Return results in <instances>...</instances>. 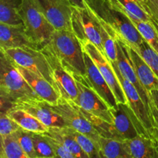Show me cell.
<instances>
[{"mask_svg":"<svg viewBox=\"0 0 158 158\" xmlns=\"http://www.w3.org/2000/svg\"><path fill=\"white\" fill-rule=\"evenodd\" d=\"M115 42L116 46H117V55L116 63L118 66L119 70L125 79H127L128 81L131 82L135 86L146 106H148V108L151 109L150 108L151 97L137 77L135 68H134L132 60L130 56L127 46L124 42L122 41L119 38H116Z\"/></svg>","mask_w":158,"mask_h":158,"instance_id":"obj_14","label":"cell"},{"mask_svg":"<svg viewBox=\"0 0 158 158\" xmlns=\"http://www.w3.org/2000/svg\"><path fill=\"white\" fill-rule=\"evenodd\" d=\"M69 2L73 6L79 8H86V5L84 0H69Z\"/></svg>","mask_w":158,"mask_h":158,"instance_id":"obj_37","label":"cell"},{"mask_svg":"<svg viewBox=\"0 0 158 158\" xmlns=\"http://www.w3.org/2000/svg\"><path fill=\"white\" fill-rule=\"evenodd\" d=\"M23 0H0V23L8 25L23 24L19 15Z\"/></svg>","mask_w":158,"mask_h":158,"instance_id":"obj_24","label":"cell"},{"mask_svg":"<svg viewBox=\"0 0 158 158\" xmlns=\"http://www.w3.org/2000/svg\"><path fill=\"white\" fill-rule=\"evenodd\" d=\"M20 126L7 115L5 111H2L0 115V136H6L13 134L20 129Z\"/></svg>","mask_w":158,"mask_h":158,"instance_id":"obj_32","label":"cell"},{"mask_svg":"<svg viewBox=\"0 0 158 158\" xmlns=\"http://www.w3.org/2000/svg\"><path fill=\"white\" fill-rule=\"evenodd\" d=\"M45 133L55 138L60 143H61L71 154H73L75 157L88 158L87 155L85 154L84 151H83L81 147L78 144V143L76 141L75 139L63 130V127H49L48 131Z\"/></svg>","mask_w":158,"mask_h":158,"instance_id":"obj_23","label":"cell"},{"mask_svg":"<svg viewBox=\"0 0 158 158\" xmlns=\"http://www.w3.org/2000/svg\"><path fill=\"white\" fill-rule=\"evenodd\" d=\"M32 137L36 158L56 157L49 141L42 133H33Z\"/></svg>","mask_w":158,"mask_h":158,"instance_id":"obj_29","label":"cell"},{"mask_svg":"<svg viewBox=\"0 0 158 158\" xmlns=\"http://www.w3.org/2000/svg\"><path fill=\"white\" fill-rule=\"evenodd\" d=\"M45 137H46L47 140L49 141L54 154H55L56 157H61V158H75L73 154H71L61 143L56 140L55 138L52 137L51 136L48 135L46 133H42Z\"/></svg>","mask_w":158,"mask_h":158,"instance_id":"obj_33","label":"cell"},{"mask_svg":"<svg viewBox=\"0 0 158 158\" xmlns=\"http://www.w3.org/2000/svg\"><path fill=\"white\" fill-rule=\"evenodd\" d=\"M10 107L19 108L26 111L48 127H66L62 117L50 107L49 103L40 99L17 102L11 105Z\"/></svg>","mask_w":158,"mask_h":158,"instance_id":"obj_15","label":"cell"},{"mask_svg":"<svg viewBox=\"0 0 158 158\" xmlns=\"http://www.w3.org/2000/svg\"><path fill=\"white\" fill-rule=\"evenodd\" d=\"M150 97H151V101L153 102L155 106L157 107L158 110V90H156V89H153L150 92Z\"/></svg>","mask_w":158,"mask_h":158,"instance_id":"obj_36","label":"cell"},{"mask_svg":"<svg viewBox=\"0 0 158 158\" xmlns=\"http://www.w3.org/2000/svg\"><path fill=\"white\" fill-rule=\"evenodd\" d=\"M5 111L9 117L15 120L20 127L33 133H45L49 127L26 111L15 107H9Z\"/></svg>","mask_w":158,"mask_h":158,"instance_id":"obj_21","label":"cell"},{"mask_svg":"<svg viewBox=\"0 0 158 158\" xmlns=\"http://www.w3.org/2000/svg\"><path fill=\"white\" fill-rule=\"evenodd\" d=\"M111 63H112L113 67H114L116 74H117V78L120 80V84H121L123 91L125 93L127 100V104L129 105L131 110L134 111L136 117L138 118L140 123L143 124V126L147 130L150 136L152 137L154 127V120H153L151 109L148 108V106H146L135 86L123 77V76L119 70L117 63H114V62H111Z\"/></svg>","mask_w":158,"mask_h":158,"instance_id":"obj_11","label":"cell"},{"mask_svg":"<svg viewBox=\"0 0 158 158\" xmlns=\"http://www.w3.org/2000/svg\"><path fill=\"white\" fill-rule=\"evenodd\" d=\"M153 19L158 20V0H137Z\"/></svg>","mask_w":158,"mask_h":158,"instance_id":"obj_34","label":"cell"},{"mask_svg":"<svg viewBox=\"0 0 158 158\" xmlns=\"http://www.w3.org/2000/svg\"><path fill=\"white\" fill-rule=\"evenodd\" d=\"M150 108H151V114H152L153 120H154V132H153L152 137L155 139L158 142V110L153 103V102H150Z\"/></svg>","mask_w":158,"mask_h":158,"instance_id":"obj_35","label":"cell"},{"mask_svg":"<svg viewBox=\"0 0 158 158\" xmlns=\"http://www.w3.org/2000/svg\"><path fill=\"white\" fill-rule=\"evenodd\" d=\"M49 66L56 89L60 97L75 101L78 96V88L73 75L64 67L49 45L41 49Z\"/></svg>","mask_w":158,"mask_h":158,"instance_id":"obj_7","label":"cell"},{"mask_svg":"<svg viewBox=\"0 0 158 158\" xmlns=\"http://www.w3.org/2000/svg\"><path fill=\"white\" fill-rule=\"evenodd\" d=\"M73 77L78 88V96L74 103L89 114L108 123H114L113 108L93 89L87 78L78 75H73Z\"/></svg>","mask_w":158,"mask_h":158,"instance_id":"obj_5","label":"cell"},{"mask_svg":"<svg viewBox=\"0 0 158 158\" xmlns=\"http://www.w3.org/2000/svg\"><path fill=\"white\" fill-rule=\"evenodd\" d=\"M49 23L56 30L73 32L72 5L69 0H35Z\"/></svg>","mask_w":158,"mask_h":158,"instance_id":"obj_12","label":"cell"},{"mask_svg":"<svg viewBox=\"0 0 158 158\" xmlns=\"http://www.w3.org/2000/svg\"><path fill=\"white\" fill-rule=\"evenodd\" d=\"M49 106L62 117L66 127L77 130L86 135L99 147L100 134L73 101L61 97L57 104H49Z\"/></svg>","mask_w":158,"mask_h":158,"instance_id":"obj_6","label":"cell"},{"mask_svg":"<svg viewBox=\"0 0 158 158\" xmlns=\"http://www.w3.org/2000/svg\"><path fill=\"white\" fill-rule=\"evenodd\" d=\"M125 143L131 158H158V142L150 136L139 134Z\"/></svg>","mask_w":158,"mask_h":158,"instance_id":"obj_20","label":"cell"},{"mask_svg":"<svg viewBox=\"0 0 158 158\" xmlns=\"http://www.w3.org/2000/svg\"><path fill=\"white\" fill-rule=\"evenodd\" d=\"M0 50L3 51L16 65L36 73L39 75L46 78L55 86L49 69V63L41 50L19 48Z\"/></svg>","mask_w":158,"mask_h":158,"instance_id":"obj_9","label":"cell"},{"mask_svg":"<svg viewBox=\"0 0 158 158\" xmlns=\"http://www.w3.org/2000/svg\"><path fill=\"white\" fill-rule=\"evenodd\" d=\"M84 58L86 68V78L89 84L111 108L116 109L118 106V103L114 93L99 70L96 63L85 51Z\"/></svg>","mask_w":158,"mask_h":158,"instance_id":"obj_17","label":"cell"},{"mask_svg":"<svg viewBox=\"0 0 158 158\" xmlns=\"http://www.w3.org/2000/svg\"><path fill=\"white\" fill-rule=\"evenodd\" d=\"M110 2L120 8L121 10L126 12L129 17L141 21H151V17L144 10L143 6L137 0H108Z\"/></svg>","mask_w":158,"mask_h":158,"instance_id":"obj_26","label":"cell"},{"mask_svg":"<svg viewBox=\"0 0 158 158\" xmlns=\"http://www.w3.org/2000/svg\"><path fill=\"white\" fill-rule=\"evenodd\" d=\"M63 130L75 139L88 158H100L98 145L89 137L69 127H63Z\"/></svg>","mask_w":158,"mask_h":158,"instance_id":"obj_27","label":"cell"},{"mask_svg":"<svg viewBox=\"0 0 158 158\" xmlns=\"http://www.w3.org/2000/svg\"><path fill=\"white\" fill-rule=\"evenodd\" d=\"M131 19L145 41L158 53V32L151 22L141 21L134 18Z\"/></svg>","mask_w":158,"mask_h":158,"instance_id":"obj_28","label":"cell"},{"mask_svg":"<svg viewBox=\"0 0 158 158\" xmlns=\"http://www.w3.org/2000/svg\"><path fill=\"white\" fill-rule=\"evenodd\" d=\"M1 137V158H29L13 134Z\"/></svg>","mask_w":158,"mask_h":158,"instance_id":"obj_25","label":"cell"},{"mask_svg":"<svg viewBox=\"0 0 158 158\" xmlns=\"http://www.w3.org/2000/svg\"><path fill=\"white\" fill-rule=\"evenodd\" d=\"M82 46L85 52L94 60L99 70L106 80V83H108L117 99V103H127V100L120 80L117 78L115 70L112 66V63L108 59L106 54L101 52L95 45L89 42L82 43Z\"/></svg>","mask_w":158,"mask_h":158,"instance_id":"obj_10","label":"cell"},{"mask_svg":"<svg viewBox=\"0 0 158 158\" xmlns=\"http://www.w3.org/2000/svg\"><path fill=\"white\" fill-rule=\"evenodd\" d=\"M0 97L1 105H5L8 108L17 102L40 99L23 77L15 63L2 50H0Z\"/></svg>","mask_w":158,"mask_h":158,"instance_id":"obj_2","label":"cell"},{"mask_svg":"<svg viewBox=\"0 0 158 158\" xmlns=\"http://www.w3.org/2000/svg\"><path fill=\"white\" fill-rule=\"evenodd\" d=\"M16 66L26 82L40 99L50 105H56L59 103L61 97L50 82L33 71L18 65Z\"/></svg>","mask_w":158,"mask_h":158,"instance_id":"obj_18","label":"cell"},{"mask_svg":"<svg viewBox=\"0 0 158 158\" xmlns=\"http://www.w3.org/2000/svg\"><path fill=\"white\" fill-rule=\"evenodd\" d=\"M111 36L119 38L128 46L136 48L144 39L129 15L108 0H84Z\"/></svg>","mask_w":158,"mask_h":158,"instance_id":"obj_1","label":"cell"},{"mask_svg":"<svg viewBox=\"0 0 158 158\" xmlns=\"http://www.w3.org/2000/svg\"><path fill=\"white\" fill-rule=\"evenodd\" d=\"M142 57L143 60L148 63L151 67L152 70L155 73L158 78V53L145 41L144 40L142 41V43L134 48Z\"/></svg>","mask_w":158,"mask_h":158,"instance_id":"obj_30","label":"cell"},{"mask_svg":"<svg viewBox=\"0 0 158 158\" xmlns=\"http://www.w3.org/2000/svg\"><path fill=\"white\" fill-rule=\"evenodd\" d=\"M99 151L100 158H131L125 140L100 136Z\"/></svg>","mask_w":158,"mask_h":158,"instance_id":"obj_22","label":"cell"},{"mask_svg":"<svg viewBox=\"0 0 158 158\" xmlns=\"http://www.w3.org/2000/svg\"><path fill=\"white\" fill-rule=\"evenodd\" d=\"M48 45L69 73L73 75L86 77L84 50L82 43L73 32L55 30Z\"/></svg>","mask_w":158,"mask_h":158,"instance_id":"obj_3","label":"cell"},{"mask_svg":"<svg viewBox=\"0 0 158 158\" xmlns=\"http://www.w3.org/2000/svg\"><path fill=\"white\" fill-rule=\"evenodd\" d=\"M72 27L73 32L80 43L89 42L104 52L97 20L94 14L87 6L86 8L72 6Z\"/></svg>","mask_w":158,"mask_h":158,"instance_id":"obj_8","label":"cell"},{"mask_svg":"<svg viewBox=\"0 0 158 158\" xmlns=\"http://www.w3.org/2000/svg\"><path fill=\"white\" fill-rule=\"evenodd\" d=\"M113 114L114 127L123 140L132 139L139 134L150 136L127 103H118L116 109L113 108Z\"/></svg>","mask_w":158,"mask_h":158,"instance_id":"obj_13","label":"cell"},{"mask_svg":"<svg viewBox=\"0 0 158 158\" xmlns=\"http://www.w3.org/2000/svg\"><path fill=\"white\" fill-rule=\"evenodd\" d=\"M19 15L26 34L41 50L50 43L56 29L44 16L35 0H23Z\"/></svg>","mask_w":158,"mask_h":158,"instance_id":"obj_4","label":"cell"},{"mask_svg":"<svg viewBox=\"0 0 158 158\" xmlns=\"http://www.w3.org/2000/svg\"><path fill=\"white\" fill-rule=\"evenodd\" d=\"M14 134L19 142L24 152L27 154L28 157L36 158V154L34 149L33 137H32L33 132L26 131L23 128H20L17 131L14 132Z\"/></svg>","mask_w":158,"mask_h":158,"instance_id":"obj_31","label":"cell"},{"mask_svg":"<svg viewBox=\"0 0 158 158\" xmlns=\"http://www.w3.org/2000/svg\"><path fill=\"white\" fill-rule=\"evenodd\" d=\"M151 23H152V24L154 25V27H155L156 30H157V32H158V20L155 19L151 18Z\"/></svg>","mask_w":158,"mask_h":158,"instance_id":"obj_38","label":"cell"},{"mask_svg":"<svg viewBox=\"0 0 158 158\" xmlns=\"http://www.w3.org/2000/svg\"><path fill=\"white\" fill-rule=\"evenodd\" d=\"M127 46L137 77L147 92L150 94L153 89L158 90V78L151 66L132 46Z\"/></svg>","mask_w":158,"mask_h":158,"instance_id":"obj_19","label":"cell"},{"mask_svg":"<svg viewBox=\"0 0 158 158\" xmlns=\"http://www.w3.org/2000/svg\"><path fill=\"white\" fill-rule=\"evenodd\" d=\"M18 48L40 50L26 34L24 25H8L0 23V49Z\"/></svg>","mask_w":158,"mask_h":158,"instance_id":"obj_16","label":"cell"}]
</instances>
